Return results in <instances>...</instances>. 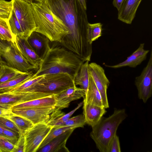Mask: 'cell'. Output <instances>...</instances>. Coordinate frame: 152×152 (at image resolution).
<instances>
[{
	"mask_svg": "<svg viewBox=\"0 0 152 152\" xmlns=\"http://www.w3.org/2000/svg\"><path fill=\"white\" fill-rule=\"evenodd\" d=\"M33 74L31 71L25 72L14 79L0 84V93L7 92L11 88L23 83L31 77Z\"/></svg>",
	"mask_w": 152,
	"mask_h": 152,
	"instance_id": "603a6c76",
	"label": "cell"
},
{
	"mask_svg": "<svg viewBox=\"0 0 152 152\" xmlns=\"http://www.w3.org/2000/svg\"><path fill=\"white\" fill-rule=\"evenodd\" d=\"M30 4L37 3L41 1L42 0H23Z\"/></svg>",
	"mask_w": 152,
	"mask_h": 152,
	"instance_id": "60d3db41",
	"label": "cell"
},
{
	"mask_svg": "<svg viewBox=\"0 0 152 152\" xmlns=\"http://www.w3.org/2000/svg\"><path fill=\"white\" fill-rule=\"evenodd\" d=\"M88 71L101 94L103 107L105 109L108 108L107 90L110 82L105 75L104 69L100 65L92 62L89 64Z\"/></svg>",
	"mask_w": 152,
	"mask_h": 152,
	"instance_id": "8fae6325",
	"label": "cell"
},
{
	"mask_svg": "<svg viewBox=\"0 0 152 152\" xmlns=\"http://www.w3.org/2000/svg\"><path fill=\"white\" fill-rule=\"evenodd\" d=\"M53 126L45 123L34 124L24 134V152H36Z\"/></svg>",
	"mask_w": 152,
	"mask_h": 152,
	"instance_id": "52a82bcc",
	"label": "cell"
},
{
	"mask_svg": "<svg viewBox=\"0 0 152 152\" xmlns=\"http://www.w3.org/2000/svg\"><path fill=\"white\" fill-rule=\"evenodd\" d=\"M75 86L73 78L67 73L47 74L24 92H36L55 95Z\"/></svg>",
	"mask_w": 152,
	"mask_h": 152,
	"instance_id": "5b68a950",
	"label": "cell"
},
{
	"mask_svg": "<svg viewBox=\"0 0 152 152\" xmlns=\"http://www.w3.org/2000/svg\"><path fill=\"white\" fill-rule=\"evenodd\" d=\"M83 98L84 102L103 107L101 94L89 74L88 86Z\"/></svg>",
	"mask_w": 152,
	"mask_h": 152,
	"instance_id": "44dd1931",
	"label": "cell"
},
{
	"mask_svg": "<svg viewBox=\"0 0 152 152\" xmlns=\"http://www.w3.org/2000/svg\"><path fill=\"white\" fill-rule=\"evenodd\" d=\"M54 95L37 99L11 107L12 110H20L39 107L55 106Z\"/></svg>",
	"mask_w": 152,
	"mask_h": 152,
	"instance_id": "ffe728a7",
	"label": "cell"
},
{
	"mask_svg": "<svg viewBox=\"0 0 152 152\" xmlns=\"http://www.w3.org/2000/svg\"><path fill=\"white\" fill-rule=\"evenodd\" d=\"M144 46V43L140 44L138 48L128 57L126 60L122 62L115 65H109L104 64V65L107 67L114 69L127 66L135 68L146 58L149 50L145 49Z\"/></svg>",
	"mask_w": 152,
	"mask_h": 152,
	"instance_id": "9a60e30c",
	"label": "cell"
},
{
	"mask_svg": "<svg viewBox=\"0 0 152 152\" xmlns=\"http://www.w3.org/2000/svg\"><path fill=\"white\" fill-rule=\"evenodd\" d=\"M12 8L20 24L23 38L28 39L36 29L31 4L23 0H11Z\"/></svg>",
	"mask_w": 152,
	"mask_h": 152,
	"instance_id": "8992f818",
	"label": "cell"
},
{
	"mask_svg": "<svg viewBox=\"0 0 152 152\" xmlns=\"http://www.w3.org/2000/svg\"><path fill=\"white\" fill-rule=\"evenodd\" d=\"M84 115L80 114L70 118L66 121L58 126H73L76 128L83 127L86 124Z\"/></svg>",
	"mask_w": 152,
	"mask_h": 152,
	"instance_id": "f546056e",
	"label": "cell"
},
{
	"mask_svg": "<svg viewBox=\"0 0 152 152\" xmlns=\"http://www.w3.org/2000/svg\"><path fill=\"white\" fill-rule=\"evenodd\" d=\"M7 43L4 41L0 39V53L6 51L9 46V43Z\"/></svg>",
	"mask_w": 152,
	"mask_h": 152,
	"instance_id": "74e56055",
	"label": "cell"
},
{
	"mask_svg": "<svg viewBox=\"0 0 152 152\" xmlns=\"http://www.w3.org/2000/svg\"><path fill=\"white\" fill-rule=\"evenodd\" d=\"M51 95L36 92H8L0 93V107L11 109L13 105Z\"/></svg>",
	"mask_w": 152,
	"mask_h": 152,
	"instance_id": "30bf717a",
	"label": "cell"
},
{
	"mask_svg": "<svg viewBox=\"0 0 152 152\" xmlns=\"http://www.w3.org/2000/svg\"><path fill=\"white\" fill-rule=\"evenodd\" d=\"M0 125L9 129L18 132L20 131L17 126L11 121L7 118L0 116Z\"/></svg>",
	"mask_w": 152,
	"mask_h": 152,
	"instance_id": "e575fe53",
	"label": "cell"
},
{
	"mask_svg": "<svg viewBox=\"0 0 152 152\" xmlns=\"http://www.w3.org/2000/svg\"><path fill=\"white\" fill-rule=\"evenodd\" d=\"M124 0H113V4L114 7L118 11L120 10Z\"/></svg>",
	"mask_w": 152,
	"mask_h": 152,
	"instance_id": "f35d334b",
	"label": "cell"
},
{
	"mask_svg": "<svg viewBox=\"0 0 152 152\" xmlns=\"http://www.w3.org/2000/svg\"><path fill=\"white\" fill-rule=\"evenodd\" d=\"M0 136L4 137L3 129L2 127V126L0 125Z\"/></svg>",
	"mask_w": 152,
	"mask_h": 152,
	"instance_id": "7bdbcfd3",
	"label": "cell"
},
{
	"mask_svg": "<svg viewBox=\"0 0 152 152\" xmlns=\"http://www.w3.org/2000/svg\"><path fill=\"white\" fill-rule=\"evenodd\" d=\"M8 118L17 126L20 132L25 133L34 125L28 119L13 114Z\"/></svg>",
	"mask_w": 152,
	"mask_h": 152,
	"instance_id": "4316f807",
	"label": "cell"
},
{
	"mask_svg": "<svg viewBox=\"0 0 152 152\" xmlns=\"http://www.w3.org/2000/svg\"><path fill=\"white\" fill-rule=\"evenodd\" d=\"M5 63H6L3 60L2 57L1 56V55L0 53V67L2 64Z\"/></svg>",
	"mask_w": 152,
	"mask_h": 152,
	"instance_id": "b9f144b4",
	"label": "cell"
},
{
	"mask_svg": "<svg viewBox=\"0 0 152 152\" xmlns=\"http://www.w3.org/2000/svg\"><path fill=\"white\" fill-rule=\"evenodd\" d=\"M31 5L36 25L35 31L45 36L50 42L60 43L69 33L66 26L52 13L44 0Z\"/></svg>",
	"mask_w": 152,
	"mask_h": 152,
	"instance_id": "3957f363",
	"label": "cell"
},
{
	"mask_svg": "<svg viewBox=\"0 0 152 152\" xmlns=\"http://www.w3.org/2000/svg\"><path fill=\"white\" fill-rule=\"evenodd\" d=\"M73 128H77L73 126L53 127L40 145L38 150L46 145L55 138L65 132Z\"/></svg>",
	"mask_w": 152,
	"mask_h": 152,
	"instance_id": "f1b7e54d",
	"label": "cell"
},
{
	"mask_svg": "<svg viewBox=\"0 0 152 152\" xmlns=\"http://www.w3.org/2000/svg\"><path fill=\"white\" fill-rule=\"evenodd\" d=\"M16 45L24 58L34 67L38 69L42 60L37 55L29 43L27 39L19 36L15 37Z\"/></svg>",
	"mask_w": 152,
	"mask_h": 152,
	"instance_id": "5bb4252c",
	"label": "cell"
},
{
	"mask_svg": "<svg viewBox=\"0 0 152 152\" xmlns=\"http://www.w3.org/2000/svg\"><path fill=\"white\" fill-rule=\"evenodd\" d=\"M127 116L125 109H115L112 115L107 118L103 116L91 127L90 136L99 151L108 152L110 142L116 134L119 126Z\"/></svg>",
	"mask_w": 152,
	"mask_h": 152,
	"instance_id": "277c9868",
	"label": "cell"
},
{
	"mask_svg": "<svg viewBox=\"0 0 152 152\" xmlns=\"http://www.w3.org/2000/svg\"><path fill=\"white\" fill-rule=\"evenodd\" d=\"M14 145L5 138L0 136V152H11Z\"/></svg>",
	"mask_w": 152,
	"mask_h": 152,
	"instance_id": "d6a6232c",
	"label": "cell"
},
{
	"mask_svg": "<svg viewBox=\"0 0 152 152\" xmlns=\"http://www.w3.org/2000/svg\"><path fill=\"white\" fill-rule=\"evenodd\" d=\"M83 105V114L85 116L86 123L91 127L95 125L107 112L104 107L84 102Z\"/></svg>",
	"mask_w": 152,
	"mask_h": 152,
	"instance_id": "d6986e66",
	"label": "cell"
},
{
	"mask_svg": "<svg viewBox=\"0 0 152 152\" xmlns=\"http://www.w3.org/2000/svg\"><path fill=\"white\" fill-rule=\"evenodd\" d=\"M78 1L82 7L86 10L87 9V6L86 0H78Z\"/></svg>",
	"mask_w": 152,
	"mask_h": 152,
	"instance_id": "ab89813d",
	"label": "cell"
},
{
	"mask_svg": "<svg viewBox=\"0 0 152 152\" xmlns=\"http://www.w3.org/2000/svg\"><path fill=\"white\" fill-rule=\"evenodd\" d=\"M12 9L11 1L0 0V17L8 19Z\"/></svg>",
	"mask_w": 152,
	"mask_h": 152,
	"instance_id": "4dcf8cb0",
	"label": "cell"
},
{
	"mask_svg": "<svg viewBox=\"0 0 152 152\" xmlns=\"http://www.w3.org/2000/svg\"><path fill=\"white\" fill-rule=\"evenodd\" d=\"M85 95V92L80 88L76 86L69 88L54 95L56 109L61 110L67 108L71 102L84 98Z\"/></svg>",
	"mask_w": 152,
	"mask_h": 152,
	"instance_id": "4fadbf2b",
	"label": "cell"
},
{
	"mask_svg": "<svg viewBox=\"0 0 152 152\" xmlns=\"http://www.w3.org/2000/svg\"><path fill=\"white\" fill-rule=\"evenodd\" d=\"M89 61H87L83 62L74 79L75 85L80 86V88L84 91L85 94L89 82Z\"/></svg>",
	"mask_w": 152,
	"mask_h": 152,
	"instance_id": "7402d4cb",
	"label": "cell"
},
{
	"mask_svg": "<svg viewBox=\"0 0 152 152\" xmlns=\"http://www.w3.org/2000/svg\"><path fill=\"white\" fill-rule=\"evenodd\" d=\"M102 24L100 23L88 24L87 38L89 43L92 42L97 39L102 35Z\"/></svg>",
	"mask_w": 152,
	"mask_h": 152,
	"instance_id": "484cf974",
	"label": "cell"
},
{
	"mask_svg": "<svg viewBox=\"0 0 152 152\" xmlns=\"http://www.w3.org/2000/svg\"><path fill=\"white\" fill-rule=\"evenodd\" d=\"M8 22L11 32L15 38L18 36L23 38L20 25L12 8L8 18Z\"/></svg>",
	"mask_w": 152,
	"mask_h": 152,
	"instance_id": "d4e9b609",
	"label": "cell"
},
{
	"mask_svg": "<svg viewBox=\"0 0 152 152\" xmlns=\"http://www.w3.org/2000/svg\"><path fill=\"white\" fill-rule=\"evenodd\" d=\"M25 133L20 132L19 138L14 145L11 152H24L25 145Z\"/></svg>",
	"mask_w": 152,
	"mask_h": 152,
	"instance_id": "836d02e7",
	"label": "cell"
},
{
	"mask_svg": "<svg viewBox=\"0 0 152 152\" xmlns=\"http://www.w3.org/2000/svg\"><path fill=\"white\" fill-rule=\"evenodd\" d=\"M1 126L3 130L4 137L14 145L19 138V133L17 132Z\"/></svg>",
	"mask_w": 152,
	"mask_h": 152,
	"instance_id": "1f68e13d",
	"label": "cell"
},
{
	"mask_svg": "<svg viewBox=\"0 0 152 152\" xmlns=\"http://www.w3.org/2000/svg\"><path fill=\"white\" fill-rule=\"evenodd\" d=\"M135 84L139 98L145 103L152 95V53L146 66L140 75L136 77Z\"/></svg>",
	"mask_w": 152,
	"mask_h": 152,
	"instance_id": "9c48e42d",
	"label": "cell"
},
{
	"mask_svg": "<svg viewBox=\"0 0 152 152\" xmlns=\"http://www.w3.org/2000/svg\"><path fill=\"white\" fill-rule=\"evenodd\" d=\"M9 46L5 51L0 53L7 64L22 72H27L34 69L24 58L18 49L15 40L8 42Z\"/></svg>",
	"mask_w": 152,
	"mask_h": 152,
	"instance_id": "ba28073f",
	"label": "cell"
},
{
	"mask_svg": "<svg viewBox=\"0 0 152 152\" xmlns=\"http://www.w3.org/2000/svg\"><path fill=\"white\" fill-rule=\"evenodd\" d=\"M83 62L64 47L50 46L37 72L33 76L67 73L74 79Z\"/></svg>",
	"mask_w": 152,
	"mask_h": 152,
	"instance_id": "7a4b0ae2",
	"label": "cell"
},
{
	"mask_svg": "<svg viewBox=\"0 0 152 152\" xmlns=\"http://www.w3.org/2000/svg\"><path fill=\"white\" fill-rule=\"evenodd\" d=\"M44 0L69 31L60 43L83 62L90 61L92 49L87 38L89 23L86 10L78 0Z\"/></svg>",
	"mask_w": 152,
	"mask_h": 152,
	"instance_id": "6da1fadb",
	"label": "cell"
},
{
	"mask_svg": "<svg viewBox=\"0 0 152 152\" xmlns=\"http://www.w3.org/2000/svg\"><path fill=\"white\" fill-rule=\"evenodd\" d=\"M142 0H124L118 11V19L121 22L131 24L136 15Z\"/></svg>",
	"mask_w": 152,
	"mask_h": 152,
	"instance_id": "ac0fdd59",
	"label": "cell"
},
{
	"mask_svg": "<svg viewBox=\"0 0 152 152\" xmlns=\"http://www.w3.org/2000/svg\"><path fill=\"white\" fill-rule=\"evenodd\" d=\"M13 114L11 109H7L0 107V116L8 118Z\"/></svg>",
	"mask_w": 152,
	"mask_h": 152,
	"instance_id": "8d00e7d4",
	"label": "cell"
},
{
	"mask_svg": "<svg viewBox=\"0 0 152 152\" xmlns=\"http://www.w3.org/2000/svg\"><path fill=\"white\" fill-rule=\"evenodd\" d=\"M56 109L55 106H52L12 110L13 114L28 119L34 125L40 123L47 124Z\"/></svg>",
	"mask_w": 152,
	"mask_h": 152,
	"instance_id": "7c38bea8",
	"label": "cell"
},
{
	"mask_svg": "<svg viewBox=\"0 0 152 152\" xmlns=\"http://www.w3.org/2000/svg\"><path fill=\"white\" fill-rule=\"evenodd\" d=\"M25 72L7 65L2 64L0 67V84L14 79Z\"/></svg>",
	"mask_w": 152,
	"mask_h": 152,
	"instance_id": "cb8c5ba5",
	"label": "cell"
},
{
	"mask_svg": "<svg viewBox=\"0 0 152 152\" xmlns=\"http://www.w3.org/2000/svg\"><path fill=\"white\" fill-rule=\"evenodd\" d=\"M76 128L70 129L55 138L39 149V152H69L66 146L67 140Z\"/></svg>",
	"mask_w": 152,
	"mask_h": 152,
	"instance_id": "e0dca14e",
	"label": "cell"
},
{
	"mask_svg": "<svg viewBox=\"0 0 152 152\" xmlns=\"http://www.w3.org/2000/svg\"><path fill=\"white\" fill-rule=\"evenodd\" d=\"M0 39L8 42H13L15 38L10 31L8 19L0 17Z\"/></svg>",
	"mask_w": 152,
	"mask_h": 152,
	"instance_id": "83f0119b",
	"label": "cell"
},
{
	"mask_svg": "<svg viewBox=\"0 0 152 152\" xmlns=\"http://www.w3.org/2000/svg\"><path fill=\"white\" fill-rule=\"evenodd\" d=\"M27 40L34 51L42 60L50 47V41L49 39L44 35L34 31Z\"/></svg>",
	"mask_w": 152,
	"mask_h": 152,
	"instance_id": "2e32d148",
	"label": "cell"
},
{
	"mask_svg": "<svg viewBox=\"0 0 152 152\" xmlns=\"http://www.w3.org/2000/svg\"><path fill=\"white\" fill-rule=\"evenodd\" d=\"M121 149L119 139L116 134L113 137L110 144L108 152H121Z\"/></svg>",
	"mask_w": 152,
	"mask_h": 152,
	"instance_id": "d590c367",
	"label": "cell"
}]
</instances>
